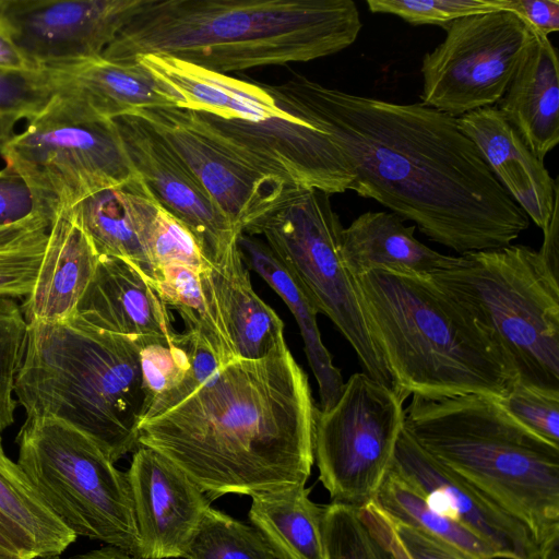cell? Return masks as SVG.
Instances as JSON below:
<instances>
[{
  "label": "cell",
  "instance_id": "obj_12",
  "mask_svg": "<svg viewBox=\"0 0 559 559\" xmlns=\"http://www.w3.org/2000/svg\"><path fill=\"white\" fill-rule=\"evenodd\" d=\"M274 86L280 108L263 121L182 109L201 132L264 175L330 195L352 190V170L331 136L317 124L308 78L296 74Z\"/></svg>",
  "mask_w": 559,
  "mask_h": 559
},
{
  "label": "cell",
  "instance_id": "obj_39",
  "mask_svg": "<svg viewBox=\"0 0 559 559\" xmlns=\"http://www.w3.org/2000/svg\"><path fill=\"white\" fill-rule=\"evenodd\" d=\"M360 512L402 559H477L386 516L373 503Z\"/></svg>",
  "mask_w": 559,
  "mask_h": 559
},
{
  "label": "cell",
  "instance_id": "obj_23",
  "mask_svg": "<svg viewBox=\"0 0 559 559\" xmlns=\"http://www.w3.org/2000/svg\"><path fill=\"white\" fill-rule=\"evenodd\" d=\"M40 68L56 93L79 99L107 120L145 108L176 107L170 94L136 61L96 57Z\"/></svg>",
  "mask_w": 559,
  "mask_h": 559
},
{
  "label": "cell",
  "instance_id": "obj_17",
  "mask_svg": "<svg viewBox=\"0 0 559 559\" xmlns=\"http://www.w3.org/2000/svg\"><path fill=\"white\" fill-rule=\"evenodd\" d=\"M391 468L438 513L460 524L489 546L500 559H539L528 530L426 452L403 429Z\"/></svg>",
  "mask_w": 559,
  "mask_h": 559
},
{
  "label": "cell",
  "instance_id": "obj_6",
  "mask_svg": "<svg viewBox=\"0 0 559 559\" xmlns=\"http://www.w3.org/2000/svg\"><path fill=\"white\" fill-rule=\"evenodd\" d=\"M14 394L26 418L59 419L117 462L138 447L143 407L134 340L75 318L28 323Z\"/></svg>",
  "mask_w": 559,
  "mask_h": 559
},
{
  "label": "cell",
  "instance_id": "obj_41",
  "mask_svg": "<svg viewBox=\"0 0 559 559\" xmlns=\"http://www.w3.org/2000/svg\"><path fill=\"white\" fill-rule=\"evenodd\" d=\"M48 234L33 242L0 251V296L26 298L33 290Z\"/></svg>",
  "mask_w": 559,
  "mask_h": 559
},
{
  "label": "cell",
  "instance_id": "obj_50",
  "mask_svg": "<svg viewBox=\"0 0 559 559\" xmlns=\"http://www.w3.org/2000/svg\"><path fill=\"white\" fill-rule=\"evenodd\" d=\"M539 550V559H559V539L551 542Z\"/></svg>",
  "mask_w": 559,
  "mask_h": 559
},
{
  "label": "cell",
  "instance_id": "obj_1",
  "mask_svg": "<svg viewBox=\"0 0 559 559\" xmlns=\"http://www.w3.org/2000/svg\"><path fill=\"white\" fill-rule=\"evenodd\" d=\"M309 90L317 124L343 155L359 197L460 255L507 247L528 228L456 118L312 80Z\"/></svg>",
  "mask_w": 559,
  "mask_h": 559
},
{
  "label": "cell",
  "instance_id": "obj_44",
  "mask_svg": "<svg viewBox=\"0 0 559 559\" xmlns=\"http://www.w3.org/2000/svg\"><path fill=\"white\" fill-rule=\"evenodd\" d=\"M50 223L34 216L20 223L0 225V251L38 240L48 234Z\"/></svg>",
  "mask_w": 559,
  "mask_h": 559
},
{
  "label": "cell",
  "instance_id": "obj_43",
  "mask_svg": "<svg viewBox=\"0 0 559 559\" xmlns=\"http://www.w3.org/2000/svg\"><path fill=\"white\" fill-rule=\"evenodd\" d=\"M504 10L514 13L533 32L548 37L559 31L558 0H504Z\"/></svg>",
  "mask_w": 559,
  "mask_h": 559
},
{
  "label": "cell",
  "instance_id": "obj_28",
  "mask_svg": "<svg viewBox=\"0 0 559 559\" xmlns=\"http://www.w3.org/2000/svg\"><path fill=\"white\" fill-rule=\"evenodd\" d=\"M238 246L246 264L275 290L295 317L309 366L319 386V408L328 411L338 400L345 382L321 340L317 306L266 243L253 236L241 234Z\"/></svg>",
  "mask_w": 559,
  "mask_h": 559
},
{
  "label": "cell",
  "instance_id": "obj_4",
  "mask_svg": "<svg viewBox=\"0 0 559 559\" xmlns=\"http://www.w3.org/2000/svg\"><path fill=\"white\" fill-rule=\"evenodd\" d=\"M356 280L393 389L404 400L500 399L516 381L490 335L430 275L374 270Z\"/></svg>",
  "mask_w": 559,
  "mask_h": 559
},
{
  "label": "cell",
  "instance_id": "obj_2",
  "mask_svg": "<svg viewBox=\"0 0 559 559\" xmlns=\"http://www.w3.org/2000/svg\"><path fill=\"white\" fill-rule=\"evenodd\" d=\"M308 377L283 337L236 358L167 412L139 426L138 445L182 469L212 501L305 486L314 463Z\"/></svg>",
  "mask_w": 559,
  "mask_h": 559
},
{
  "label": "cell",
  "instance_id": "obj_49",
  "mask_svg": "<svg viewBox=\"0 0 559 559\" xmlns=\"http://www.w3.org/2000/svg\"><path fill=\"white\" fill-rule=\"evenodd\" d=\"M15 123V120L0 116V150L14 135Z\"/></svg>",
  "mask_w": 559,
  "mask_h": 559
},
{
  "label": "cell",
  "instance_id": "obj_45",
  "mask_svg": "<svg viewBox=\"0 0 559 559\" xmlns=\"http://www.w3.org/2000/svg\"><path fill=\"white\" fill-rule=\"evenodd\" d=\"M0 68L32 70L35 66L16 45L7 23L0 17Z\"/></svg>",
  "mask_w": 559,
  "mask_h": 559
},
{
  "label": "cell",
  "instance_id": "obj_27",
  "mask_svg": "<svg viewBox=\"0 0 559 559\" xmlns=\"http://www.w3.org/2000/svg\"><path fill=\"white\" fill-rule=\"evenodd\" d=\"M209 263L235 356L264 357L284 337V323L253 290L238 240Z\"/></svg>",
  "mask_w": 559,
  "mask_h": 559
},
{
  "label": "cell",
  "instance_id": "obj_22",
  "mask_svg": "<svg viewBox=\"0 0 559 559\" xmlns=\"http://www.w3.org/2000/svg\"><path fill=\"white\" fill-rule=\"evenodd\" d=\"M99 255L69 210L51 222L38 275L21 305L27 323L64 322L73 318Z\"/></svg>",
  "mask_w": 559,
  "mask_h": 559
},
{
  "label": "cell",
  "instance_id": "obj_33",
  "mask_svg": "<svg viewBox=\"0 0 559 559\" xmlns=\"http://www.w3.org/2000/svg\"><path fill=\"white\" fill-rule=\"evenodd\" d=\"M186 559H275L253 527L207 508L187 549Z\"/></svg>",
  "mask_w": 559,
  "mask_h": 559
},
{
  "label": "cell",
  "instance_id": "obj_32",
  "mask_svg": "<svg viewBox=\"0 0 559 559\" xmlns=\"http://www.w3.org/2000/svg\"><path fill=\"white\" fill-rule=\"evenodd\" d=\"M373 504L386 516L477 559H500L486 542L435 511L405 479L392 468L386 473Z\"/></svg>",
  "mask_w": 559,
  "mask_h": 559
},
{
  "label": "cell",
  "instance_id": "obj_46",
  "mask_svg": "<svg viewBox=\"0 0 559 559\" xmlns=\"http://www.w3.org/2000/svg\"><path fill=\"white\" fill-rule=\"evenodd\" d=\"M544 233L539 255L546 265L559 275V202L555 205L550 221Z\"/></svg>",
  "mask_w": 559,
  "mask_h": 559
},
{
  "label": "cell",
  "instance_id": "obj_14",
  "mask_svg": "<svg viewBox=\"0 0 559 559\" xmlns=\"http://www.w3.org/2000/svg\"><path fill=\"white\" fill-rule=\"evenodd\" d=\"M143 0H0V17L37 67L102 57Z\"/></svg>",
  "mask_w": 559,
  "mask_h": 559
},
{
  "label": "cell",
  "instance_id": "obj_29",
  "mask_svg": "<svg viewBox=\"0 0 559 559\" xmlns=\"http://www.w3.org/2000/svg\"><path fill=\"white\" fill-rule=\"evenodd\" d=\"M305 486L252 496L249 520L275 559H324V506Z\"/></svg>",
  "mask_w": 559,
  "mask_h": 559
},
{
  "label": "cell",
  "instance_id": "obj_25",
  "mask_svg": "<svg viewBox=\"0 0 559 559\" xmlns=\"http://www.w3.org/2000/svg\"><path fill=\"white\" fill-rule=\"evenodd\" d=\"M391 212H365L342 235V255L349 273L359 277L370 271L389 270L431 275L453 265L457 257L442 254L414 236Z\"/></svg>",
  "mask_w": 559,
  "mask_h": 559
},
{
  "label": "cell",
  "instance_id": "obj_24",
  "mask_svg": "<svg viewBox=\"0 0 559 559\" xmlns=\"http://www.w3.org/2000/svg\"><path fill=\"white\" fill-rule=\"evenodd\" d=\"M498 110L540 160L559 142V64L549 37L533 32Z\"/></svg>",
  "mask_w": 559,
  "mask_h": 559
},
{
  "label": "cell",
  "instance_id": "obj_7",
  "mask_svg": "<svg viewBox=\"0 0 559 559\" xmlns=\"http://www.w3.org/2000/svg\"><path fill=\"white\" fill-rule=\"evenodd\" d=\"M430 277L490 335L516 381L559 392V275L538 251L472 252Z\"/></svg>",
  "mask_w": 559,
  "mask_h": 559
},
{
  "label": "cell",
  "instance_id": "obj_36",
  "mask_svg": "<svg viewBox=\"0 0 559 559\" xmlns=\"http://www.w3.org/2000/svg\"><path fill=\"white\" fill-rule=\"evenodd\" d=\"M372 13L393 14L412 25H438L504 10V0H367Z\"/></svg>",
  "mask_w": 559,
  "mask_h": 559
},
{
  "label": "cell",
  "instance_id": "obj_9",
  "mask_svg": "<svg viewBox=\"0 0 559 559\" xmlns=\"http://www.w3.org/2000/svg\"><path fill=\"white\" fill-rule=\"evenodd\" d=\"M0 154L27 181L50 225L86 197L140 177L114 120L61 93Z\"/></svg>",
  "mask_w": 559,
  "mask_h": 559
},
{
  "label": "cell",
  "instance_id": "obj_13",
  "mask_svg": "<svg viewBox=\"0 0 559 559\" xmlns=\"http://www.w3.org/2000/svg\"><path fill=\"white\" fill-rule=\"evenodd\" d=\"M421 60L420 103L451 117L491 107L504 95L533 39V31L506 10L455 20Z\"/></svg>",
  "mask_w": 559,
  "mask_h": 559
},
{
  "label": "cell",
  "instance_id": "obj_10",
  "mask_svg": "<svg viewBox=\"0 0 559 559\" xmlns=\"http://www.w3.org/2000/svg\"><path fill=\"white\" fill-rule=\"evenodd\" d=\"M330 194L295 187L245 234L262 235L354 348L365 372L393 389V380L374 342L357 280L342 255L343 225Z\"/></svg>",
  "mask_w": 559,
  "mask_h": 559
},
{
  "label": "cell",
  "instance_id": "obj_3",
  "mask_svg": "<svg viewBox=\"0 0 559 559\" xmlns=\"http://www.w3.org/2000/svg\"><path fill=\"white\" fill-rule=\"evenodd\" d=\"M353 0H143L102 57H173L217 73L307 62L349 47Z\"/></svg>",
  "mask_w": 559,
  "mask_h": 559
},
{
  "label": "cell",
  "instance_id": "obj_15",
  "mask_svg": "<svg viewBox=\"0 0 559 559\" xmlns=\"http://www.w3.org/2000/svg\"><path fill=\"white\" fill-rule=\"evenodd\" d=\"M133 115L164 138L239 234H245L296 187L236 157L201 132L182 108H145Z\"/></svg>",
  "mask_w": 559,
  "mask_h": 559
},
{
  "label": "cell",
  "instance_id": "obj_40",
  "mask_svg": "<svg viewBox=\"0 0 559 559\" xmlns=\"http://www.w3.org/2000/svg\"><path fill=\"white\" fill-rule=\"evenodd\" d=\"M498 400L518 421L559 445V392L515 381Z\"/></svg>",
  "mask_w": 559,
  "mask_h": 559
},
{
  "label": "cell",
  "instance_id": "obj_37",
  "mask_svg": "<svg viewBox=\"0 0 559 559\" xmlns=\"http://www.w3.org/2000/svg\"><path fill=\"white\" fill-rule=\"evenodd\" d=\"M147 253L155 274L159 267L169 263L199 271L209 266L193 233L160 204L150 235Z\"/></svg>",
  "mask_w": 559,
  "mask_h": 559
},
{
  "label": "cell",
  "instance_id": "obj_26",
  "mask_svg": "<svg viewBox=\"0 0 559 559\" xmlns=\"http://www.w3.org/2000/svg\"><path fill=\"white\" fill-rule=\"evenodd\" d=\"M134 342L144 397L141 423L178 405L221 368L212 350L189 331Z\"/></svg>",
  "mask_w": 559,
  "mask_h": 559
},
{
  "label": "cell",
  "instance_id": "obj_20",
  "mask_svg": "<svg viewBox=\"0 0 559 559\" xmlns=\"http://www.w3.org/2000/svg\"><path fill=\"white\" fill-rule=\"evenodd\" d=\"M96 330L132 340L177 333L167 306L131 262L99 257L74 317Z\"/></svg>",
  "mask_w": 559,
  "mask_h": 559
},
{
  "label": "cell",
  "instance_id": "obj_30",
  "mask_svg": "<svg viewBox=\"0 0 559 559\" xmlns=\"http://www.w3.org/2000/svg\"><path fill=\"white\" fill-rule=\"evenodd\" d=\"M0 524L34 558L57 557L76 538L44 503L0 435Z\"/></svg>",
  "mask_w": 559,
  "mask_h": 559
},
{
  "label": "cell",
  "instance_id": "obj_31",
  "mask_svg": "<svg viewBox=\"0 0 559 559\" xmlns=\"http://www.w3.org/2000/svg\"><path fill=\"white\" fill-rule=\"evenodd\" d=\"M209 266L199 271L182 264L169 263L156 271L151 285L167 308L179 312L186 331L197 335L223 367L237 357Z\"/></svg>",
  "mask_w": 559,
  "mask_h": 559
},
{
  "label": "cell",
  "instance_id": "obj_42",
  "mask_svg": "<svg viewBox=\"0 0 559 559\" xmlns=\"http://www.w3.org/2000/svg\"><path fill=\"white\" fill-rule=\"evenodd\" d=\"M43 216L27 181L10 167L0 170V225ZM44 217V216H43Z\"/></svg>",
  "mask_w": 559,
  "mask_h": 559
},
{
  "label": "cell",
  "instance_id": "obj_11",
  "mask_svg": "<svg viewBox=\"0 0 559 559\" xmlns=\"http://www.w3.org/2000/svg\"><path fill=\"white\" fill-rule=\"evenodd\" d=\"M404 401L394 389L356 372L331 408L317 407L313 457L331 503L358 511L373 503L405 426Z\"/></svg>",
  "mask_w": 559,
  "mask_h": 559
},
{
  "label": "cell",
  "instance_id": "obj_51",
  "mask_svg": "<svg viewBox=\"0 0 559 559\" xmlns=\"http://www.w3.org/2000/svg\"><path fill=\"white\" fill-rule=\"evenodd\" d=\"M382 538H383V537H382ZM385 543H386V542H385ZM386 544H388V543H386ZM391 549H392V548H391ZM392 550H393V549H392ZM393 551H394V550H393ZM394 552H395V551H394ZM395 555H396V552H395ZM396 556H397V555H396ZM397 558H399V559H402V558H401V557H399V556H397Z\"/></svg>",
  "mask_w": 559,
  "mask_h": 559
},
{
  "label": "cell",
  "instance_id": "obj_35",
  "mask_svg": "<svg viewBox=\"0 0 559 559\" xmlns=\"http://www.w3.org/2000/svg\"><path fill=\"white\" fill-rule=\"evenodd\" d=\"M28 323L15 298L0 296V435L14 423L15 380L22 366Z\"/></svg>",
  "mask_w": 559,
  "mask_h": 559
},
{
  "label": "cell",
  "instance_id": "obj_19",
  "mask_svg": "<svg viewBox=\"0 0 559 559\" xmlns=\"http://www.w3.org/2000/svg\"><path fill=\"white\" fill-rule=\"evenodd\" d=\"M456 119L499 183L527 217L545 230L559 202V186L544 162L531 152L496 106Z\"/></svg>",
  "mask_w": 559,
  "mask_h": 559
},
{
  "label": "cell",
  "instance_id": "obj_18",
  "mask_svg": "<svg viewBox=\"0 0 559 559\" xmlns=\"http://www.w3.org/2000/svg\"><path fill=\"white\" fill-rule=\"evenodd\" d=\"M127 476L140 559L185 558L211 501L182 469L147 447H136Z\"/></svg>",
  "mask_w": 559,
  "mask_h": 559
},
{
  "label": "cell",
  "instance_id": "obj_8",
  "mask_svg": "<svg viewBox=\"0 0 559 559\" xmlns=\"http://www.w3.org/2000/svg\"><path fill=\"white\" fill-rule=\"evenodd\" d=\"M17 464L47 508L76 536L140 559V535L127 473L99 447L55 418H26Z\"/></svg>",
  "mask_w": 559,
  "mask_h": 559
},
{
  "label": "cell",
  "instance_id": "obj_5",
  "mask_svg": "<svg viewBox=\"0 0 559 559\" xmlns=\"http://www.w3.org/2000/svg\"><path fill=\"white\" fill-rule=\"evenodd\" d=\"M405 429L433 459L523 524L539 549L559 539V445L498 397L413 395Z\"/></svg>",
  "mask_w": 559,
  "mask_h": 559
},
{
  "label": "cell",
  "instance_id": "obj_47",
  "mask_svg": "<svg viewBox=\"0 0 559 559\" xmlns=\"http://www.w3.org/2000/svg\"><path fill=\"white\" fill-rule=\"evenodd\" d=\"M0 559H36L23 550L0 524Z\"/></svg>",
  "mask_w": 559,
  "mask_h": 559
},
{
  "label": "cell",
  "instance_id": "obj_48",
  "mask_svg": "<svg viewBox=\"0 0 559 559\" xmlns=\"http://www.w3.org/2000/svg\"><path fill=\"white\" fill-rule=\"evenodd\" d=\"M41 559H60L57 557H47ZM67 559H134L128 554L115 548V547H104L97 550H93L83 555H78L74 557H70Z\"/></svg>",
  "mask_w": 559,
  "mask_h": 559
},
{
  "label": "cell",
  "instance_id": "obj_21",
  "mask_svg": "<svg viewBox=\"0 0 559 559\" xmlns=\"http://www.w3.org/2000/svg\"><path fill=\"white\" fill-rule=\"evenodd\" d=\"M158 207V201L139 177L91 194L69 211L99 257L131 262L151 283L155 271L147 243Z\"/></svg>",
  "mask_w": 559,
  "mask_h": 559
},
{
  "label": "cell",
  "instance_id": "obj_38",
  "mask_svg": "<svg viewBox=\"0 0 559 559\" xmlns=\"http://www.w3.org/2000/svg\"><path fill=\"white\" fill-rule=\"evenodd\" d=\"M43 68L10 70L0 68V116L27 119L39 115L56 96Z\"/></svg>",
  "mask_w": 559,
  "mask_h": 559
},
{
  "label": "cell",
  "instance_id": "obj_34",
  "mask_svg": "<svg viewBox=\"0 0 559 559\" xmlns=\"http://www.w3.org/2000/svg\"><path fill=\"white\" fill-rule=\"evenodd\" d=\"M322 539L324 559H399L361 512L349 507L324 506Z\"/></svg>",
  "mask_w": 559,
  "mask_h": 559
},
{
  "label": "cell",
  "instance_id": "obj_16",
  "mask_svg": "<svg viewBox=\"0 0 559 559\" xmlns=\"http://www.w3.org/2000/svg\"><path fill=\"white\" fill-rule=\"evenodd\" d=\"M129 158L158 203L198 239L206 261L239 234L173 147L138 115L114 119Z\"/></svg>",
  "mask_w": 559,
  "mask_h": 559
}]
</instances>
